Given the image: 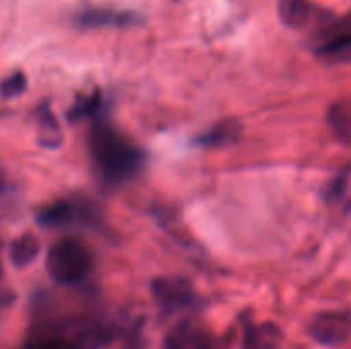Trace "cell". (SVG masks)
I'll list each match as a JSON object with an SVG mask.
<instances>
[{
  "label": "cell",
  "instance_id": "6da1fadb",
  "mask_svg": "<svg viewBox=\"0 0 351 349\" xmlns=\"http://www.w3.org/2000/svg\"><path fill=\"white\" fill-rule=\"evenodd\" d=\"M89 149L99 174L110 183L132 178L144 163V153L108 123L98 122L89 133Z\"/></svg>",
  "mask_w": 351,
  "mask_h": 349
},
{
  "label": "cell",
  "instance_id": "7a4b0ae2",
  "mask_svg": "<svg viewBox=\"0 0 351 349\" xmlns=\"http://www.w3.org/2000/svg\"><path fill=\"white\" fill-rule=\"evenodd\" d=\"M95 266V255L88 243L75 236L62 238L48 250L47 270L48 276L58 284L74 286L82 283L91 274Z\"/></svg>",
  "mask_w": 351,
  "mask_h": 349
},
{
  "label": "cell",
  "instance_id": "3957f363",
  "mask_svg": "<svg viewBox=\"0 0 351 349\" xmlns=\"http://www.w3.org/2000/svg\"><path fill=\"white\" fill-rule=\"evenodd\" d=\"M308 334L328 348L345 344L351 337V313L345 310L321 311L308 324Z\"/></svg>",
  "mask_w": 351,
  "mask_h": 349
},
{
  "label": "cell",
  "instance_id": "277c9868",
  "mask_svg": "<svg viewBox=\"0 0 351 349\" xmlns=\"http://www.w3.org/2000/svg\"><path fill=\"white\" fill-rule=\"evenodd\" d=\"M153 294L156 298L158 305L165 311L171 313L180 308L189 307L194 300L192 286L187 279L178 276L160 277L153 283Z\"/></svg>",
  "mask_w": 351,
  "mask_h": 349
},
{
  "label": "cell",
  "instance_id": "5b68a950",
  "mask_svg": "<svg viewBox=\"0 0 351 349\" xmlns=\"http://www.w3.org/2000/svg\"><path fill=\"white\" fill-rule=\"evenodd\" d=\"M93 219H95V216H93V212L86 205L72 204L69 201L53 202V204L41 209L36 216L38 224L50 229L67 228V226L74 224L77 221L86 222L93 221Z\"/></svg>",
  "mask_w": 351,
  "mask_h": 349
},
{
  "label": "cell",
  "instance_id": "8992f818",
  "mask_svg": "<svg viewBox=\"0 0 351 349\" xmlns=\"http://www.w3.org/2000/svg\"><path fill=\"white\" fill-rule=\"evenodd\" d=\"M137 21H139L137 14L129 10L106 9V7L82 10L75 16V24L81 27H123L132 26Z\"/></svg>",
  "mask_w": 351,
  "mask_h": 349
},
{
  "label": "cell",
  "instance_id": "52a82bcc",
  "mask_svg": "<svg viewBox=\"0 0 351 349\" xmlns=\"http://www.w3.org/2000/svg\"><path fill=\"white\" fill-rule=\"evenodd\" d=\"M315 55L326 62L351 60V31L345 24L335 27L315 48Z\"/></svg>",
  "mask_w": 351,
  "mask_h": 349
},
{
  "label": "cell",
  "instance_id": "ba28073f",
  "mask_svg": "<svg viewBox=\"0 0 351 349\" xmlns=\"http://www.w3.org/2000/svg\"><path fill=\"white\" fill-rule=\"evenodd\" d=\"M278 14L285 26L302 29L314 23L317 17V7L311 0H280Z\"/></svg>",
  "mask_w": 351,
  "mask_h": 349
},
{
  "label": "cell",
  "instance_id": "9c48e42d",
  "mask_svg": "<svg viewBox=\"0 0 351 349\" xmlns=\"http://www.w3.org/2000/svg\"><path fill=\"white\" fill-rule=\"evenodd\" d=\"M328 125L339 142L351 147V98L339 99L329 106Z\"/></svg>",
  "mask_w": 351,
  "mask_h": 349
},
{
  "label": "cell",
  "instance_id": "30bf717a",
  "mask_svg": "<svg viewBox=\"0 0 351 349\" xmlns=\"http://www.w3.org/2000/svg\"><path fill=\"white\" fill-rule=\"evenodd\" d=\"M36 133L38 144L45 149H57L62 144L60 125L47 105H41L36 109Z\"/></svg>",
  "mask_w": 351,
  "mask_h": 349
},
{
  "label": "cell",
  "instance_id": "8fae6325",
  "mask_svg": "<svg viewBox=\"0 0 351 349\" xmlns=\"http://www.w3.org/2000/svg\"><path fill=\"white\" fill-rule=\"evenodd\" d=\"M40 240L33 233H23L10 243L9 257L16 269H26L40 255Z\"/></svg>",
  "mask_w": 351,
  "mask_h": 349
},
{
  "label": "cell",
  "instance_id": "7c38bea8",
  "mask_svg": "<svg viewBox=\"0 0 351 349\" xmlns=\"http://www.w3.org/2000/svg\"><path fill=\"white\" fill-rule=\"evenodd\" d=\"M240 123L235 120H225V122L218 123V125L213 127L211 130L202 133L197 139L199 146H208V147H216V146H226V144L235 142L240 137Z\"/></svg>",
  "mask_w": 351,
  "mask_h": 349
},
{
  "label": "cell",
  "instance_id": "4fadbf2b",
  "mask_svg": "<svg viewBox=\"0 0 351 349\" xmlns=\"http://www.w3.org/2000/svg\"><path fill=\"white\" fill-rule=\"evenodd\" d=\"M281 334L276 325L264 324L249 327L243 337V349H273Z\"/></svg>",
  "mask_w": 351,
  "mask_h": 349
},
{
  "label": "cell",
  "instance_id": "5bb4252c",
  "mask_svg": "<svg viewBox=\"0 0 351 349\" xmlns=\"http://www.w3.org/2000/svg\"><path fill=\"white\" fill-rule=\"evenodd\" d=\"M101 109V94L99 92H93L89 96H79L77 101L74 103V106L69 112V118L72 122L81 118H93L96 116Z\"/></svg>",
  "mask_w": 351,
  "mask_h": 349
},
{
  "label": "cell",
  "instance_id": "9a60e30c",
  "mask_svg": "<svg viewBox=\"0 0 351 349\" xmlns=\"http://www.w3.org/2000/svg\"><path fill=\"white\" fill-rule=\"evenodd\" d=\"M24 349H86V344L64 335H43L31 341Z\"/></svg>",
  "mask_w": 351,
  "mask_h": 349
},
{
  "label": "cell",
  "instance_id": "2e32d148",
  "mask_svg": "<svg viewBox=\"0 0 351 349\" xmlns=\"http://www.w3.org/2000/svg\"><path fill=\"white\" fill-rule=\"evenodd\" d=\"M27 88L26 75L23 72H14L0 82V96L5 99H14L23 94Z\"/></svg>",
  "mask_w": 351,
  "mask_h": 349
},
{
  "label": "cell",
  "instance_id": "e0dca14e",
  "mask_svg": "<svg viewBox=\"0 0 351 349\" xmlns=\"http://www.w3.org/2000/svg\"><path fill=\"white\" fill-rule=\"evenodd\" d=\"M346 181H348V174H346V173L339 174L336 180H332L331 183H329V187L326 188V201L336 202L338 198H341V195L345 194Z\"/></svg>",
  "mask_w": 351,
  "mask_h": 349
},
{
  "label": "cell",
  "instance_id": "ac0fdd59",
  "mask_svg": "<svg viewBox=\"0 0 351 349\" xmlns=\"http://www.w3.org/2000/svg\"><path fill=\"white\" fill-rule=\"evenodd\" d=\"M191 349H221V348H219L218 342L215 341V337H211L209 334L202 332V334L197 337V341L192 344Z\"/></svg>",
  "mask_w": 351,
  "mask_h": 349
},
{
  "label": "cell",
  "instance_id": "d6986e66",
  "mask_svg": "<svg viewBox=\"0 0 351 349\" xmlns=\"http://www.w3.org/2000/svg\"><path fill=\"white\" fill-rule=\"evenodd\" d=\"M343 24H345V26L348 27V29L351 31V14H350L348 17H346V19H345V23H343Z\"/></svg>",
  "mask_w": 351,
  "mask_h": 349
},
{
  "label": "cell",
  "instance_id": "ffe728a7",
  "mask_svg": "<svg viewBox=\"0 0 351 349\" xmlns=\"http://www.w3.org/2000/svg\"><path fill=\"white\" fill-rule=\"evenodd\" d=\"M0 277H2V266H0Z\"/></svg>",
  "mask_w": 351,
  "mask_h": 349
}]
</instances>
